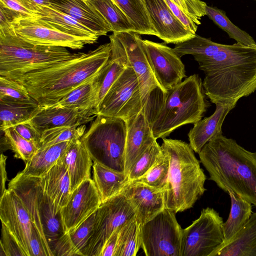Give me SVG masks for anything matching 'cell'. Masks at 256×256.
<instances>
[{
  "label": "cell",
  "instance_id": "obj_28",
  "mask_svg": "<svg viewBox=\"0 0 256 256\" xmlns=\"http://www.w3.org/2000/svg\"><path fill=\"white\" fill-rule=\"evenodd\" d=\"M92 170V180L102 202L120 193L130 180L126 173L114 170L96 162H94Z\"/></svg>",
  "mask_w": 256,
  "mask_h": 256
},
{
  "label": "cell",
  "instance_id": "obj_49",
  "mask_svg": "<svg viewBox=\"0 0 256 256\" xmlns=\"http://www.w3.org/2000/svg\"><path fill=\"white\" fill-rule=\"evenodd\" d=\"M165 1L174 16L180 22L192 33L196 34L198 25L172 1L170 0H165Z\"/></svg>",
  "mask_w": 256,
  "mask_h": 256
},
{
  "label": "cell",
  "instance_id": "obj_33",
  "mask_svg": "<svg viewBox=\"0 0 256 256\" xmlns=\"http://www.w3.org/2000/svg\"><path fill=\"white\" fill-rule=\"evenodd\" d=\"M84 0L101 14L113 33L134 32L130 20L113 0Z\"/></svg>",
  "mask_w": 256,
  "mask_h": 256
},
{
  "label": "cell",
  "instance_id": "obj_27",
  "mask_svg": "<svg viewBox=\"0 0 256 256\" xmlns=\"http://www.w3.org/2000/svg\"><path fill=\"white\" fill-rule=\"evenodd\" d=\"M214 256H256V212L234 238L221 246Z\"/></svg>",
  "mask_w": 256,
  "mask_h": 256
},
{
  "label": "cell",
  "instance_id": "obj_40",
  "mask_svg": "<svg viewBox=\"0 0 256 256\" xmlns=\"http://www.w3.org/2000/svg\"><path fill=\"white\" fill-rule=\"evenodd\" d=\"M163 155L161 146L156 140L132 166L128 174L130 180H135L144 176L161 159Z\"/></svg>",
  "mask_w": 256,
  "mask_h": 256
},
{
  "label": "cell",
  "instance_id": "obj_47",
  "mask_svg": "<svg viewBox=\"0 0 256 256\" xmlns=\"http://www.w3.org/2000/svg\"><path fill=\"white\" fill-rule=\"evenodd\" d=\"M20 17H26L20 12L14 10L0 2V30L14 28V24Z\"/></svg>",
  "mask_w": 256,
  "mask_h": 256
},
{
  "label": "cell",
  "instance_id": "obj_1",
  "mask_svg": "<svg viewBox=\"0 0 256 256\" xmlns=\"http://www.w3.org/2000/svg\"><path fill=\"white\" fill-rule=\"evenodd\" d=\"M202 54L196 58L205 74L207 97L214 104L237 102L256 90V46L218 44L208 38Z\"/></svg>",
  "mask_w": 256,
  "mask_h": 256
},
{
  "label": "cell",
  "instance_id": "obj_14",
  "mask_svg": "<svg viewBox=\"0 0 256 256\" xmlns=\"http://www.w3.org/2000/svg\"><path fill=\"white\" fill-rule=\"evenodd\" d=\"M14 28L18 37L34 44L80 50L89 44L82 38L48 26L35 17L19 18L14 24Z\"/></svg>",
  "mask_w": 256,
  "mask_h": 256
},
{
  "label": "cell",
  "instance_id": "obj_15",
  "mask_svg": "<svg viewBox=\"0 0 256 256\" xmlns=\"http://www.w3.org/2000/svg\"><path fill=\"white\" fill-rule=\"evenodd\" d=\"M122 44L130 66L139 82L144 105L150 94L156 88H162L150 68L140 34L134 32L114 33Z\"/></svg>",
  "mask_w": 256,
  "mask_h": 256
},
{
  "label": "cell",
  "instance_id": "obj_41",
  "mask_svg": "<svg viewBox=\"0 0 256 256\" xmlns=\"http://www.w3.org/2000/svg\"><path fill=\"white\" fill-rule=\"evenodd\" d=\"M163 152L162 157L152 168L142 176L133 180L156 189L164 190L168 181L170 162L168 156Z\"/></svg>",
  "mask_w": 256,
  "mask_h": 256
},
{
  "label": "cell",
  "instance_id": "obj_30",
  "mask_svg": "<svg viewBox=\"0 0 256 256\" xmlns=\"http://www.w3.org/2000/svg\"><path fill=\"white\" fill-rule=\"evenodd\" d=\"M40 208L44 232L50 248L56 240L67 232L62 209L44 192Z\"/></svg>",
  "mask_w": 256,
  "mask_h": 256
},
{
  "label": "cell",
  "instance_id": "obj_24",
  "mask_svg": "<svg viewBox=\"0 0 256 256\" xmlns=\"http://www.w3.org/2000/svg\"><path fill=\"white\" fill-rule=\"evenodd\" d=\"M35 18L45 25L64 33L82 38L89 44L96 42L98 36L72 17L47 6H37Z\"/></svg>",
  "mask_w": 256,
  "mask_h": 256
},
{
  "label": "cell",
  "instance_id": "obj_50",
  "mask_svg": "<svg viewBox=\"0 0 256 256\" xmlns=\"http://www.w3.org/2000/svg\"><path fill=\"white\" fill-rule=\"evenodd\" d=\"M116 230L105 244L100 256H114L118 245L119 232L121 228Z\"/></svg>",
  "mask_w": 256,
  "mask_h": 256
},
{
  "label": "cell",
  "instance_id": "obj_5",
  "mask_svg": "<svg viewBox=\"0 0 256 256\" xmlns=\"http://www.w3.org/2000/svg\"><path fill=\"white\" fill-rule=\"evenodd\" d=\"M161 147L170 158L168 181L164 191L165 208L174 212L192 208L206 190V179L190 144L163 138Z\"/></svg>",
  "mask_w": 256,
  "mask_h": 256
},
{
  "label": "cell",
  "instance_id": "obj_11",
  "mask_svg": "<svg viewBox=\"0 0 256 256\" xmlns=\"http://www.w3.org/2000/svg\"><path fill=\"white\" fill-rule=\"evenodd\" d=\"M135 218L134 210L122 192L102 202L95 212L94 228L84 256H100L113 232Z\"/></svg>",
  "mask_w": 256,
  "mask_h": 256
},
{
  "label": "cell",
  "instance_id": "obj_38",
  "mask_svg": "<svg viewBox=\"0 0 256 256\" xmlns=\"http://www.w3.org/2000/svg\"><path fill=\"white\" fill-rule=\"evenodd\" d=\"M4 148L14 152V157L22 160L26 164L38 150L34 142L22 136L14 128L10 127L4 131Z\"/></svg>",
  "mask_w": 256,
  "mask_h": 256
},
{
  "label": "cell",
  "instance_id": "obj_29",
  "mask_svg": "<svg viewBox=\"0 0 256 256\" xmlns=\"http://www.w3.org/2000/svg\"><path fill=\"white\" fill-rule=\"evenodd\" d=\"M71 142H64L38 148L26 164V166L21 172L26 176H42L56 164Z\"/></svg>",
  "mask_w": 256,
  "mask_h": 256
},
{
  "label": "cell",
  "instance_id": "obj_31",
  "mask_svg": "<svg viewBox=\"0 0 256 256\" xmlns=\"http://www.w3.org/2000/svg\"><path fill=\"white\" fill-rule=\"evenodd\" d=\"M40 108V106L35 100L22 102L0 98L1 131L28 121Z\"/></svg>",
  "mask_w": 256,
  "mask_h": 256
},
{
  "label": "cell",
  "instance_id": "obj_10",
  "mask_svg": "<svg viewBox=\"0 0 256 256\" xmlns=\"http://www.w3.org/2000/svg\"><path fill=\"white\" fill-rule=\"evenodd\" d=\"M223 224L215 210L203 208L199 218L182 229L180 256H214L224 242Z\"/></svg>",
  "mask_w": 256,
  "mask_h": 256
},
{
  "label": "cell",
  "instance_id": "obj_2",
  "mask_svg": "<svg viewBox=\"0 0 256 256\" xmlns=\"http://www.w3.org/2000/svg\"><path fill=\"white\" fill-rule=\"evenodd\" d=\"M110 43L55 66L5 77L22 85L40 106H52L96 76L109 60Z\"/></svg>",
  "mask_w": 256,
  "mask_h": 256
},
{
  "label": "cell",
  "instance_id": "obj_7",
  "mask_svg": "<svg viewBox=\"0 0 256 256\" xmlns=\"http://www.w3.org/2000/svg\"><path fill=\"white\" fill-rule=\"evenodd\" d=\"M126 136L124 120L98 114L80 140L93 162L126 173Z\"/></svg>",
  "mask_w": 256,
  "mask_h": 256
},
{
  "label": "cell",
  "instance_id": "obj_48",
  "mask_svg": "<svg viewBox=\"0 0 256 256\" xmlns=\"http://www.w3.org/2000/svg\"><path fill=\"white\" fill-rule=\"evenodd\" d=\"M14 130L24 138L34 142L39 148L42 135L28 122L18 124L13 126Z\"/></svg>",
  "mask_w": 256,
  "mask_h": 256
},
{
  "label": "cell",
  "instance_id": "obj_17",
  "mask_svg": "<svg viewBox=\"0 0 256 256\" xmlns=\"http://www.w3.org/2000/svg\"><path fill=\"white\" fill-rule=\"evenodd\" d=\"M96 116L95 108L80 110L58 105L40 106L28 122L42 135L44 132L58 127L86 124Z\"/></svg>",
  "mask_w": 256,
  "mask_h": 256
},
{
  "label": "cell",
  "instance_id": "obj_23",
  "mask_svg": "<svg viewBox=\"0 0 256 256\" xmlns=\"http://www.w3.org/2000/svg\"><path fill=\"white\" fill-rule=\"evenodd\" d=\"M237 102H218L210 116L202 119L194 124L188 133L190 145L196 153L214 137L222 134V127L224 120Z\"/></svg>",
  "mask_w": 256,
  "mask_h": 256
},
{
  "label": "cell",
  "instance_id": "obj_35",
  "mask_svg": "<svg viewBox=\"0 0 256 256\" xmlns=\"http://www.w3.org/2000/svg\"><path fill=\"white\" fill-rule=\"evenodd\" d=\"M130 20L134 32L156 36L142 0H113Z\"/></svg>",
  "mask_w": 256,
  "mask_h": 256
},
{
  "label": "cell",
  "instance_id": "obj_46",
  "mask_svg": "<svg viewBox=\"0 0 256 256\" xmlns=\"http://www.w3.org/2000/svg\"><path fill=\"white\" fill-rule=\"evenodd\" d=\"M50 248L54 256H80L72 244L68 232L56 240Z\"/></svg>",
  "mask_w": 256,
  "mask_h": 256
},
{
  "label": "cell",
  "instance_id": "obj_52",
  "mask_svg": "<svg viewBox=\"0 0 256 256\" xmlns=\"http://www.w3.org/2000/svg\"><path fill=\"white\" fill-rule=\"evenodd\" d=\"M7 156L3 154H1L0 158V197L5 192L6 182L7 180L6 171V160Z\"/></svg>",
  "mask_w": 256,
  "mask_h": 256
},
{
  "label": "cell",
  "instance_id": "obj_8",
  "mask_svg": "<svg viewBox=\"0 0 256 256\" xmlns=\"http://www.w3.org/2000/svg\"><path fill=\"white\" fill-rule=\"evenodd\" d=\"M0 218L15 236L26 256H49L24 205L9 188L0 198Z\"/></svg>",
  "mask_w": 256,
  "mask_h": 256
},
{
  "label": "cell",
  "instance_id": "obj_6",
  "mask_svg": "<svg viewBox=\"0 0 256 256\" xmlns=\"http://www.w3.org/2000/svg\"><path fill=\"white\" fill-rule=\"evenodd\" d=\"M66 48L37 45L18 37L14 28L0 30V76L41 70L74 58Z\"/></svg>",
  "mask_w": 256,
  "mask_h": 256
},
{
  "label": "cell",
  "instance_id": "obj_22",
  "mask_svg": "<svg viewBox=\"0 0 256 256\" xmlns=\"http://www.w3.org/2000/svg\"><path fill=\"white\" fill-rule=\"evenodd\" d=\"M50 4L48 6L72 17L98 37L112 32L104 18L84 0H50Z\"/></svg>",
  "mask_w": 256,
  "mask_h": 256
},
{
  "label": "cell",
  "instance_id": "obj_21",
  "mask_svg": "<svg viewBox=\"0 0 256 256\" xmlns=\"http://www.w3.org/2000/svg\"><path fill=\"white\" fill-rule=\"evenodd\" d=\"M125 122L126 126L125 170L128 175L136 161L156 140L144 108Z\"/></svg>",
  "mask_w": 256,
  "mask_h": 256
},
{
  "label": "cell",
  "instance_id": "obj_42",
  "mask_svg": "<svg viewBox=\"0 0 256 256\" xmlns=\"http://www.w3.org/2000/svg\"><path fill=\"white\" fill-rule=\"evenodd\" d=\"M95 212L76 228L68 232L72 244L80 256H84L94 226Z\"/></svg>",
  "mask_w": 256,
  "mask_h": 256
},
{
  "label": "cell",
  "instance_id": "obj_3",
  "mask_svg": "<svg viewBox=\"0 0 256 256\" xmlns=\"http://www.w3.org/2000/svg\"><path fill=\"white\" fill-rule=\"evenodd\" d=\"M206 96L196 74L186 77L166 92L154 90L144 108L156 139L166 138L177 128L202 120L210 106Z\"/></svg>",
  "mask_w": 256,
  "mask_h": 256
},
{
  "label": "cell",
  "instance_id": "obj_26",
  "mask_svg": "<svg viewBox=\"0 0 256 256\" xmlns=\"http://www.w3.org/2000/svg\"><path fill=\"white\" fill-rule=\"evenodd\" d=\"M40 178L44 192L62 209L66 205L72 194L70 178L65 166L58 162Z\"/></svg>",
  "mask_w": 256,
  "mask_h": 256
},
{
  "label": "cell",
  "instance_id": "obj_45",
  "mask_svg": "<svg viewBox=\"0 0 256 256\" xmlns=\"http://www.w3.org/2000/svg\"><path fill=\"white\" fill-rule=\"evenodd\" d=\"M188 14L198 26L206 15V4L201 0H170Z\"/></svg>",
  "mask_w": 256,
  "mask_h": 256
},
{
  "label": "cell",
  "instance_id": "obj_9",
  "mask_svg": "<svg viewBox=\"0 0 256 256\" xmlns=\"http://www.w3.org/2000/svg\"><path fill=\"white\" fill-rule=\"evenodd\" d=\"M176 212L164 208L141 226V248L146 256H180L182 228Z\"/></svg>",
  "mask_w": 256,
  "mask_h": 256
},
{
  "label": "cell",
  "instance_id": "obj_43",
  "mask_svg": "<svg viewBox=\"0 0 256 256\" xmlns=\"http://www.w3.org/2000/svg\"><path fill=\"white\" fill-rule=\"evenodd\" d=\"M0 98L30 102L34 100L26 89L20 83L0 76Z\"/></svg>",
  "mask_w": 256,
  "mask_h": 256
},
{
  "label": "cell",
  "instance_id": "obj_53",
  "mask_svg": "<svg viewBox=\"0 0 256 256\" xmlns=\"http://www.w3.org/2000/svg\"><path fill=\"white\" fill-rule=\"evenodd\" d=\"M25 8L32 13L40 5H50V0H18Z\"/></svg>",
  "mask_w": 256,
  "mask_h": 256
},
{
  "label": "cell",
  "instance_id": "obj_13",
  "mask_svg": "<svg viewBox=\"0 0 256 256\" xmlns=\"http://www.w3.org/2000/svg\"><path fill=\"white\" fill-rule=\"evenodd\" d=\"M142 46L162 91L166 92L186 76L184 64L174 48L163 43L142 40Z\"/></svg>",
  "mask_w": 256,
  "mask_h": 256
},
{
  "label": "cell",
  "instance_id": "obj_4",
  "mask_svg": "<svg viewBox=\"0 0 256 256\" xmlns=\"http://www.w3.org/2000/svg\"><path fill=\"white\" fill-rule=\"evenodd\" d=\"M210 179L224 192H233L256 206V152L220 134L198 153Z\"/></svg>",
  "mask_w": 256,
  "mask_h": 256
},
{
  "label": "cell",
  "instance_id": "obj_54",
  "mask_svg": "<svg viewBox=\"0 0 256 256\" xmlns=\"http://www.w3.org/2000/svg\"><path fill=\"white\" fill-rule=\"evenodd\" d=\"M256 1V0H255Z\"/></svg>",
  "mask_w": 256,
  "mask_h": 256
},
{
  "label": "cell",
  "instance_id": "obj_37",
  "mask_svg": "<svg viewBox=\"0 0 256 256\" xmlns=\"http://www.w3.org/2000/svg\"><path fill=\"white\" fill-rule=\"evenodd\" d=\"M206 15L225 31L229 36L236 40V43L248 46H256V42L252 36L245 31L232 23L226 14L225 12L216 7L207 5L206 8Z\"/></svg>",
  "mask_w": 256,
  "mask_h": 256
},
{
  "label": "cell",
  "instance_id": "obj_36",
  "mask_svg": "<svg viewBox=\"0 0 256 256\" xmlns=\"http://www.w3.org/2000/svg\"><path fill=\"white\" fill-rule=\"evenodd\" d=\"M141 224L135 218L120 229L114 256H135L141 247Z\"/></svg>",
  "mask_w": 256,
  "mask_h": 256
},
{
  "label": "cell",
  "instance_id": "obj_16",
  "mask_svg": "<svg viewBox=\"0 0 256 256\" xmlns=\"http://www.w3.org/2000/svg\"><path fill=\"white\" fill-rule=\"evenodd\" d=\"M102 203L98 190L91 178L74 190L62 214L66 232L76 228L94 212Z\"/></svg>",
  "mask_w": 256,
  "mask_h": 256
},
{
  "label": "cell",
  "instance_id": "obj_39",
  "mask_svg": "<svg viewBox=\"0 0 256 256\" xmlns=\"http://www.w3.org/2000/svg\"><path fill=\"white\" fill-rule=\"evenodd\" d=\"M85 124L80 126H60L46 130L42 134L40 148L64 142L80 139L85 133Z\"/></svg>",
  "mask_w": 256,
  "mask_h": 256
},
{
  "label": "cell",
  "instance_id": "obj_20",
  "mask_svg": "<svg viewBox=\"0 0 256 256\" xmlns=\"http://www.w3.org/2000/svg\"><path fill=\"white\" fill-rule=\"evenodd\" d=\"M164 191L142 182L130 180L122 192L133 208L136 218L142 225L165 208Z\"/></svg>",
  "mask_w": 256,
  "mask_h": 256
},
{
  "label": "cell",
  "instance_id": "obj_18",
  "mask_svg": "<svg viewBox=\"0 0 256 256\" xmlns=\"http://www.w3.org/2000/svg\"><path fill=\"white\" fill-rule=\"evenodd\" d=\"M156 36L166 44H177L193 37L194 34L174 16L165 0H142Z\"/></svg>",
  "mask_w": 256,
  "mask_h": 256
},
{
  "label": "cell",
  "instance_id": "obj_34",
  "mask_svg": "<svg viewBox=\"0 0 256 256\" xmlns=\"http://www.w3.org/2000/svg\"><path fill=\"white\" fill-rule=\"evenodd\" d=\"M97 74L76 88L54 105L80 110H96Z\"/></svg>",
  "mask_w": 256,
  "mask_h": 256
},
{
  "label": "cell",
  "instance_id": "obj_12",
  "mask_svg": "<svg viewBox=\"0 0 256 256\" xmlns=\"http://www.w3.org/2000/svg\"><path fill=\"white\" fill-rule=\"evenodd\" d=\"M138 77L129 65L112 84L96 108L98 114L124 120L144 108Z\"/></svg>",
  "mask_w": 256,
  "mask_h": 256
},
{
  "label": "cell",
  "instance_id": "obj_32",
  "mask_svg": "<svg viewBox=\"0 0 256 256\" xmlns=\"http://www.w3.org/2000/svg\"><path fill=\"white\" fill-rule=\"evenodd\" d=\"M228 194L230 198V210L228 218L223 224L224 240L222 245L234 238L252 214V204L250 202L233 192H229Z\"/></svg>",
  "mask_w": 256,
  "mask_h": 256
},
{
  "label": "cell",
  "instance_id": "obj_19",
  "mask_svg": "<svg viewBox=\"0 0 256 256\" xmlns=\"http://www.w3.org/2000/svg\"><path fill=\"white\" fill-rule=\"evenodd\" d=\"M8 188L13 190L20 198L39 232L49 256H54L46 238L40 220V206L44 191L40 178L26 176L20 172L10 180Z\"/></svg>",
  "mask_w": 256,
  "mask_h": 256
},
{
  "label": "cell",
  "instance_id": "obj_44",
  "mask_svg": "<svg viewBox=\"0 0 256 256\" xmlns=\"http://www.w3.org/2000/svg\"><path fill=\"white\" fill-rule=\"evenodd\" d=\"M1 232L0 256H26L15 236L2 222Z\"/></svg>",
  "mask_w": 256,
  "mask_h": 256
},
{
  "label": "cell",
  "instance_id": "obj_25",
  "mask_svg": "<svg viewBox=\"0 0 256 256\" xmlns=\"http://www.w3.org/2000/svg\"><path fill=\"white\" fill-rule=\"evenodd\" d=\"M92 159L80 139L71 142L58 162L66 167L70 178L71 192L90 178Z\"/></svg>",
  "mask_w": 256,
  "mask_h": 256
},
{
  "label": "cell",
  "instance_id": "obj_51",
  "mask_svg": "<svg viewBox=\"0 0 256 256\" xmlns=\"http://www.w3.org/2000/svg\"><path fill=\"white\" fill-rule=\"evenodd\" d=\"M0 2L26 17H35L32 12L25 8L18 0H0Z\"/></svg>",
  "mask_w": 256,
  "mask_h": 256
}]
</instances>
